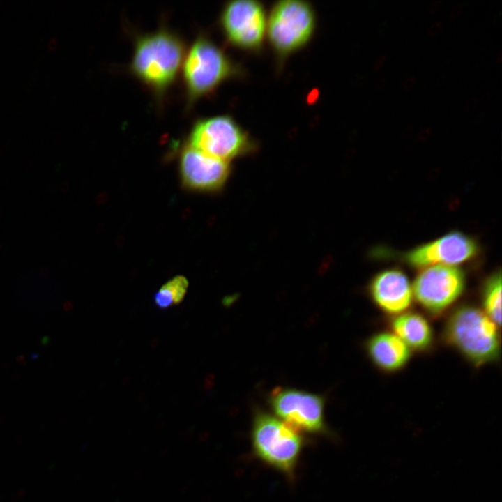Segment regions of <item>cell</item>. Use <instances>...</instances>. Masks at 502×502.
Listing matches in <instances>:
<instances>
[{
    "label": "cell",
    "mask_w": 502,
    "mask_h": 502,
    "mask_svg": "<svg viewBox=\"0 0 502 502\" xmlns=\"http://www.w3.org/2000/svg\"><path fill=\"white\" fill-rule=\"evenodd\" d=\"M186 51L183 39L165 26L137 34L129 72L161 102L181 70Z\"/></svg>",
    "instance_id": "1"
},
{
    "label": "cell",
    "mask_w": 502,
    "mask_h": 502,
    "mask_svg": "<svg viewBox=\"0 0 502 502\" xmlns=\"http://www.w3.org/2000/svg\"><path fill=\"white\" fill-rule=\"evenodd\" d=\"M237 73L225 51L206 33H199L187 50L181 70L186 109L190 110Z\"/></svg>",
    "instance_id": "2"
},
{
    "label": "cell",
    "mask_w": 502,
    "mask_h": 502,
    "mask_svg": "<svg viewBox=\"0 0 502 502\" xmlns=\"http://www.w3.org/2000/svg\"><path fill=\"white\" fill-rule=\"evenodd\" d=\"M446 343L476 366L496 360L500 353L498 326L482 310L471 305L456 308L443 332Z\"/></svg>",
    "instance_id": "3"
},
{
    "label": "cell",
    "mask_w": 502,
    "mask_h": 502,
    "mask_svg": "<svg viewBox=\"0 0 502 502\" xmlns=\"http://www.w3.org/2000/svg\"><path fill=\"white\" fill-rule=\"evenodd\" d=\"M251 438L257 458L289 478L294 476L305 445L301 432L277 417L260 411L254 417Z\"/></svg>",
    "instance_id": "4"
},
{
    "label": "cell",
    "mask_w": 502,
    "mask_h": 502,
    "mask_svg": "<svg viewBox=\"0 0 502 502\" xmlns=\"http://www.w3.org/2000/svg\"><path fill=\"white\" fill-rule=\"evenodd\" d=\"M316 27L314 10L308 2L282 0L273 6L266 20V36L275 52L287 56L305 46Z\"/></svg>",
    "instance_id": "5"
},
{
    "label": "cell",
    "mask_w": 502,
    "mask_h": 502,
    "mask_svg": "<svg viewBox=\"0 0 502 502\" xmlns=\"http://www.w3.org/2000/svg\"><path fill=\"white\" fill-rule=\"evenodd\" d=\"M188 145L212 158L227 161L253 150L246 131L230 116L199 119L191 127Z\"/></svg>",
    "instance_id": "6"
},
{
    "label": "cell",
    "mask_w": 502,
    "mask_h": 502,
    "mask_svg": "<svg viewBox=\"0 0 502 502\" xmlns=\"http://www.w3.org/2000/svg\"><path fill=\"white\" fill-rule=\"evenodd\" d=\"M466 286L464 271L457 266L436 264L423 268L412 285L413 296L429 314L437 316L449 308Z\"/></svg>",
    "instance_id": "7"
},
{
    "label": "cell",
    "mask_w": 502,
    "mask_h": 502,
    "mask_svg": "<svg viewBox=\"0 0 502 502\" xmlns=\"http://www.w3.org/2000/svg\"><path fill=\"white\" fill-rule=\"evenodd\" d=\"M269 404L278 418L300 432H328L323 397L306 391L277 387L269 396Z\"/></svg>",
    "instance_id": "8"
},
{
    "label": "cell",
    "mask_w": 502,
    "mask_h": 502,
    "mask_svg": "<svg viewBox=\"0 0 502 502\" xmlns=\"http://www.w3.org/2000/svg\"><path fill=\"white\" fill-rule=\"evenodd\" d=\"M267 16L264 6L254 0L227 2L220 24L229 43L245 50H259L266 35Z\"/></svg>",
    "instance_id": "9"
},
{
    "label": "cell",
    "mask_w": 502,
    "mask_h": 502,
    "mask_svg": "<svg viewBox=\"0 0 502 502\" xmlns=\"http://www.w3.org/2000/svg\"><path fill=\"white\" fill-rule=\"evenodd\" d=\"M478 252V244L472 237L452 231L409 250L403 258L410 266L423 268L436 264L456 266L471 260Z\"/></svg>",
    "instance_id": "10"
},
{
    "label": "cell",
    "mask_w": 502,
    "mask_h": 502,
    "mask_svg": "<svg viewBox=\"0 0 502 502\" xmlns=\"http://www.w3.org/2000/svg\"><path fill=\"white\" fill-rule=\"evenodd\" d=\"M180 172L185 187L213 191L225 183L230 167L228 162L208 156L188 144L181 153Z\"/></svg>",
    "instance_id": "11"
},
{
    "label": "cell",
    "mask_w": 502,
    "mask_h": 502,
    "mask_svg": "<svg viewBox=\"0 0 502 502\" xmlns=\"http://www.w3.org/2000/svg\"><path fill=\"white\" fill-rule=\"evenodd\" d=\"M368 292L379 309L393 316L406 312L413 298L406 275L396 268L376 273L370 282Z\"/></svg>",
    "instance_id": "12"
},
{
    "label": "cell",
    "mask_w": 502,
    "mask_h": 502,
    "mask_svg": "<svg viewBox=\"0 0 502 502\" xmlns=\"http://www.w3.org/2000/svg\"><path fill=\"white\" fill-rule=\"evenodd\" d=\"M365 347L372 363L388 372L401 370L411 358L410 348L391 332L373 335L367 341Z\"/></svg>",
    "instance_id": "13"
},
{
    "label": "cell",
    "mask_w": 502,
    "mask_h": 502,
    "mask_svg": "<svg viewBox=\"0 0 502 502\" xmlns=\"http://www.w3.org/2000/svg\"><path fill=\"white\" fill-rule=\"evenodd\" d=\"M390 328L411 350L424 351L433 342V331L429 323L416 312H404L395 316L390 321Z\"/></svg>",
    "instance_id": "14"
},
{
    "label": "cell",
    "mask_w": 502,
    "mask_h": 502,
    "mask_svg": "<svg viewBox=\"0 0 502 502\" xmlns=\"http://www.w3.org/2000/svg\"><path fill=\"white\" fill-rule=\"evenodd\" d=\"M482 311L499 327L501 323V273L498 271L487 277L482 289Z\"/></svg>",
    "instance_id": "15"
},
{
    "label": "cell",
    "mask_w": 502,
    "mask_h": 502,
    "mask_svg": "<svg viewBox=\"0 0 502 502\" xmlns=\"http://www.w3.org/2000/svg\"><path fill=\"white\" fill-rule=\"evenodd\" d=\"M189 282L183 275H176L162 286L171 294L174 305L183 301L188 288Z\"/></svg>",
    "instance_id": "16"
},
{
    "label": "cell",
    "mask_w": 502,
    "mask_h": 502,
    "mask_svg": "<svg viewBox=\"0 0 502 502\" xmlns=\"http://www.w3.org/2000/svg\"><path fill=\"white\" fill-rule=\"evenodd\" d=\"M153 301L155 306L160 310H166L174 305L171 294L163 286L155 294Z\"/></svg>",
    "instance_id": "17"
},
{
    "label": "cell",
    "mask_w": 502,
    "mask_h": 502,
    "mask_svg": "<svg viewBox=\"0 0 502 502\" xmlns=\"http://www.w3.org/2000/svg\"><path fill=\"white\" fill-rule=\"evenodd\" d=\"M416 82V77L414 75H409L402 83V88L404 90L411 89Z\"/></svg>",
    "instance_id": "18"
},
{
    "label": "cell",
    "mask_w": 502,
    "mask_h": 502,
    "mask_svg": "<svg viewBox=\"0 0 502 502\" xmlns=\"http://www.w3.org/2000/svg\"><path fill=\"white\" fill-rule=\"evenodd\" d=\"M442 27V22L441 21H436L433 23L427 30L428 35L432 36L436 34Z\"/></svg>",
    "instance_id": "19"
},
{
    "label": "cell",
    "mask_w": 502,
    "mask_h": 502,
    "mask_svg": "<svg viewBox=\"0 0 502 502\" xmlns=\"http://www.w3.org/2000/svg\"><path fill=\"white\" fill-rule=\"evenodd\" d=\"M387 59V54H380L374 61L373 68L374 70H378L380 68Z\"/></svg>",
    "instance_id": "20"
},
{
    "label": "cell",
    "mask_w": 502,
    "mask_h": 502,
    "mask_svg": "<svg viewBox=\"0 0 502 502\" xmlns=\"http://www.w3.org/2000/svg\"><path fill=\"white\" fill-rule=\"evenodd\" d=\"M463 8L464 4L462 3L456 4L450 12V17L452 19L457 17L462 13Z\"/></svg>",
    "instance_id": "21"
},
{
    "label": "cell",
    "mask_w": 502,
    "mask_h": 502,
    "mask_svg": "<svg viewBox=\"0 0 502 502\" xmlns=\"http://www.w3.org/2000/svg\"><path fill=\"white\" fill-rule=\"evenodd\" d=\"M478 98L476 96L471 97L465 104V109L467 111L472 110L478 104Z\"/></svg>",
    "instance_id": "22"
},
{
    "label": "cell",
    "mask_w": 502,
    "mask_h": 502,
    "mask_svg": "<svg viewBox=\"0 0 502 502\" xmlns=\"http://www.w3.org/2000/svg\"><path fill=\"white\" fill-rule=\"evenodd\" d=\"M386 83L387 78L386 77H382L378 80H376V82H375L374 88L377 91L381 90L386 86Z\"/></svg>",
    "instance_id": "23"
},
{
    "label": "cell",
    "mask_w": 502,
    "mask_h": 502,
    "mask_svg": "<svg viewBox=\"0 0 502 502\" xmlns=\"http://www.w3.org/2000/svg\"><path fill=\"white\" fill-rule=\"evenodd\" d=\"M442 5V0H436L433 1L428 8L429 13H434Z\"/></svg>",
    "instance_id": "24"
},
{
    "label": "cell",
    "mask_w": 502,
    "mask_h": 502,
    "mask_svg": "<svg viewBox=\"0 0 502 502\" xmlns=\"http://www.w3.org/2000/svg\"><path fill=\"white\" fill-rule=\"evenodd\" d=\"M432 132L430 127L424 128L419 133V138L423 139L427 137Z\"/></svg>",
    "instance_id": "25"
},
{
    "label": "cell",
    "mask_w": 502,
    "mask_h": 502,
    "mask_svg": "<svg viewBox=\"0 0 502 502\" xmlns=\"http://www.w3.org/2000/svg\"><path fill=\"white\" fill-rule=\"evenodd\" d=\"M491 96L492 93L490 92H486L485 94H483V96H482L480 99H478V102L480 103V105H484L489 100Z\"/></svg>",
    "instance_id": "26"
},
{
    "label": "cell",
    "mask_w": 502,
    "mask_h": 502,
    "mask_svg": "<svg viewBox=\"0 0 502 502\" xmlns=\"http://www.w3.org/2000/svg\"><path fill=\"white\" fill-rule=\"evenodd\" d=\"M411 130V127L409 126H404L402 128V129L400 131L401 135H406L408 133H409Z\"/></svg>",
    "instance_id": "27"
},
{
    "label": "cell",
    "mask_w": 502,
    "mask_h": 502,
    "mask_svg": "<svg viewBox=\"0 0 502 502\" xmlns=\"http://www.w3.org/2000/svg\"><path fill=\"white\" fill-rule=\"evenodd\" d=\"M502 59V52L500 50L499 51L497 56H496V61H500Z\"/></svg>",
    "instance_id": "28"
}]
</instances>
